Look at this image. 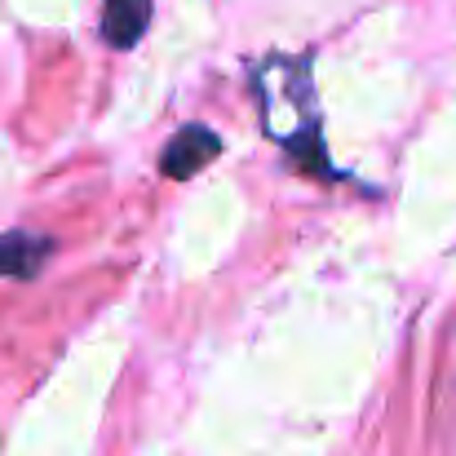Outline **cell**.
<instances>
[{"mask_svg": "<svg viewBox=\"0 0 456 456\" xmlns=\"http://www.w3.org/2000/svg\"><path fill=\"white\" fill-rule=\"evenodd\" d=\"M257 98H262V116H266V134L275 142H284L293 155H305L314 147V85H310V62L305 58H266L257 80H253Z\"/></svg>", "mask_w": 456, "mask_h": 456, "instance_id": "1", "label": "cell"}, {"mask_svg": "<svg viewBox=\"0 0 456 456\" xmlns=\"http://www.w3.org/2000/svg\"><path fill=\"white\" fill-rule=\"evenodd\" d=\"M217 151H222V138H217L213 129H204V125H186V129H177V134L164 142L159 168H164V177L186 182V177H195L208 159H217Z\"/></svg>", "mask_w": 456, "mask_h": 456, "instance_id": "2", "label": "cell"}, {"mask_svg": "<svg viewBox=\"0 0 456 456\" xmlns=\"http://www.w3.org/2000/svg\"><path fill=\"white\" fill-rule=\"evenodd\" d=\"M147 27H151V0H107L102 36L111 49H134Z\"/></svg>", "mask_w": 456, "mask_h": 456, "instance_id": "3", "label": "cell"}, {"mask_svg": "<svg viewBox=\"0 0 456 456\" xmlns=\"http://www.w3.org/2000/svg\"><path fill=\"white\" fill-rule=\"evenodd\" d=\"M53 253V244L45 235H31V231H13V235H0V275H13V280H31L45 257Z\"/></svg>", "mask_w": 456, "mask_h": 456, "instance_id": "4", "label": "cell"}]
</instances>
